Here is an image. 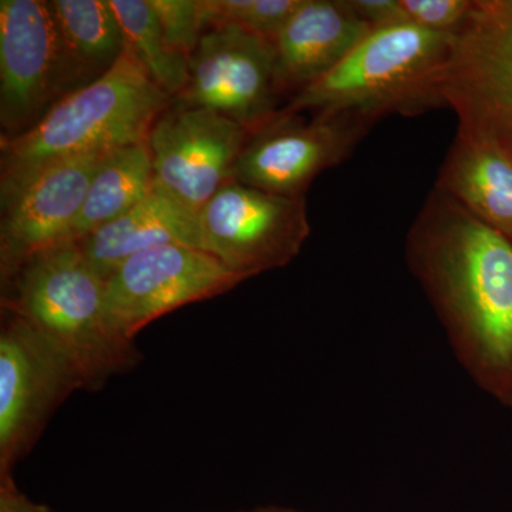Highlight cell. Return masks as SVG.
I'll return each instance as SVG.
<instances>
[{"label":"cell","mask_w":512,"mask_h":512,"mask_svg":"<svg viewBox=\"0 0 512 512\" xmlns=\"http://www.w3.org/2000/svg\"><path fill=\"white\" fill-rule=\"evenodd\" d=\"M202 251L242 278L284 268L311 235L305 197L229 181L198 212Z\"/></svg>","instance_id":"ba28073f"},{"label":"cell","mask_w":512,"mask_h":512,"mask_svg":"<svg viewBox=\"0 0 512 512\" xmlns=\"http://www.w3.org/2000/svg\"><path fill=\"white\" fill-rule=\"evenodd\" d=\"M114 151V150H113ZM111 151L64 158L47 165L2 207L0 281L33 256L72 242V232L93 178Z\"/></svg>","instance_id":"4fadbf2b"},{"label":"cell","mask_w":512,"mask_h":512,"mask_svg":"<svg viewBox=\"0 0 512 512\" xmlns=\"http://www.w3.org/2000/svg\"><path fill=\"white\" fill-rule=\"evenodd\" d=\"M238 512H308L302 510H295L289 507H276V505H266V507H256L252 510L238 511Z\"/></svg>","instance_id":"d4e9b609"},{"label":"cell","mask_w":512,"mask_h":512,"mask_svg":"<svg viewBox=\"0 0 512 512\" xmlns=\"http://www.w3.org/2000/svg\"><path fill=\"white\" fill-rule=\"evenodd\" d=\"M356 15L373 30L407 23L400 0H349Z\"/></svg>","instance_id":"603a6c76"},{"label":"cell","mask_w":512,"mask_h":512,"mask_svg":"<svg viewBox=\"0 0 512 512\" xmlns=\"http://www.w3.org/2000/svg\"><path fill=\"white\" fill-rule=\"evenodd\" d=\"M104 282L131 256L163 245L201 249L198 214L154 188L117 220L76 242Z\"/></svg>","instance_id":"9a60e30c"},{"label":"cell","mask_w":512,"mask_h":512,"mask_svg":"<svg viewBox=\"0 0 512 512\" xmlns=\"http://www.w3.org/2000/svg\"><path fill=\"white\" fill-rule=\"evenodd\" d=\"M441 87L458 133L512 157V0H473L453 33Z\"/></svg>","instance_id":"5b68a950"},{"label":"cell","mask_w":512,"mask_h":512,"mask_svg":"<svg viewBox=\"0 0 512 512\" xmlns=\"http://www.w3.org/2000/svg\"><path fill=\"white\" fill-rule=\"evenodd\" d=\"M508 409H511V410H512V397H511V402H510V404H508Z\"/></svg>","instance_id":"484cf974"},{"label":"cell","mask_w":512,"mask_h":512,"mask_svg":"<svg viewBox=\"0 0 512 512\" xmlns=\"http://www.w3.org/2000/svg\"><path fill=\"white\" fill-rule=\"evenodd\" d=\"M126 45L171 99L180 96L190 77V60L168 45L148 0H110Z\"/></svg>","instance_id":"d6986e66"},{"label":"cell","mask_w":512,"mask_h":512,"mask_svg":"<svg viewBox=\"0 0 512 512\" xmlns=\"http://www.w3.org/2000/svg\"><path fill=\"white\" fill-rule=\"evenodd\" d=\"M245 282L220 259L183 245H163L131 256L106 281V308L127 339L151 322L191 303L215 298Z\"/></svg>","instance_id":"7c38bea8"},{"label":"cell","mask_w":512,"mask_h":512,"mask_svg":"<svg viewBox=\"0 0 512 512\" xmlns=\"http://www.w3.org/2000/svg\"><path fill=\"white\" fill-rule=\"evenodd\" d=\"M434 187L512 242V157L503 150L457 131Z\"/></svg>","instance_id":"2e32d148"},{"label":"cell","mask_w":512,"mask_h":512,"mask_svg":"<svg viewBox=\"0 0 512 512\" xmlns=\"http://www.w3.org/2000/svg\"><path fill=\"white\" fill-rule=\"evenodd\" d=\"M3 311L28 319L73 360L87 392L143 360L134 340L121 335L106 308V282L76 242L40 252L2 284Z\"/></svg>","instance_id":"3957f363"},{"label":"cell","mask_w":512,"mask_h":512,"mask_svg":"<svg viewBox=\"0 0 512 512\" xmlns=\"http://www.w3.org/2000/svg\"><path fill=\"white\" fill-rule=\"evenodd\" d=\"M168 45L190 60L205 29L200 0H148Z\"/></svg>","instance_id":"44dd1931"},{"label":"cell","mask_w":512,"mask_h":512,"mask_svg":"<svg viewBox=\"0 0 512 512\" xmlns=\"http://www.w3.org/2000/svg\"><path fill=\"white\" fill-rule=\"evenodd\" d=\"M79 90L110 72L126 37L110 0H52Z\"/></svg>","instance_id":"e0dca14e"},{"label":"cell","mask_w":512,"mask_h":512,"mask_svg":"<svg viewBox=\"0 0 512 512\" xmlns=\"http://www.w3.org/2000/svg\"><path fill=\"white\" fill-rule=\"evenodd\" d=\"M0 328V477L35 447L56 410L86 383L42 329L12 312Z\"/></svg>","instance_id":"8992f818"},{"label":"cell","mask_w":512,"mask_h":512,"mask_svg":"<svg viewBox=\"0 0 512 512\" xmlns=\"http://www.w3.org/2000/svg\"><path fill=\"white\" fill-rule=\"evenodd\" d=\"M205 29L234 25L275 42L302 0H200Z\"/></svg>","instance_id":"ffe728a7"},{"label":"cell","mask_w":512,"mask_h":512,"mask_svg":"<svg viewBox=\"0 0 512 512\" xmlns=\"http://www.w3.org/2000/svg\"><path fill=\"white\" fill-rule=\"evenodd\" d=\"M282 97L275 42L222 25L202 35L187 86L173 101L215 111L251 133L281 110Z\"/></svg>","instance_id":"30bf717a"},{"label":"cell","mask_w":512,"mask_h":512,"mask_svg":"<svg viewBox=\"0 0 512 512\" xmlns=\"http://www.w3.org/2000/svg\"><path fill=\"white\" fill-rule=\"evenodd\" d=\"M0 512H56L23 494L13 476L0 477Z\"/></svg>","instance_id":"cb8c5ba5"},{"label":"cell","mask_w":512,"mask_h":512,"mask_svg":"<svg viewBox=\"0 0 512 512\" xmlns=\"http://www.w3.org/2000/svg\"><path fill=\"white\" fill-rule=\"evenodd\" d=\"M406 261L458 362L503 406L512 397V242L436 187L407 232Z\"/></svg>","instance_id":"6da1fadb"},{"label":"cell","mask_w":512,"mask_h":512,"mask_svg":"<svg viewBox=\"0 0 512 512\" xmlns=\"http://www.w3.org/2000/svg\"><path fill=\"white\" fill-rule=\"evenodd\" d=\"M171 101L126 45L109 73L64 97L22 136L2 140L0 205L47 165L144 143Z\"/></svg>","instance_id":"7a4b0ae2"},{"label":"cell","mask_w":512,"mask_h":512,"mask_svg":"<svg viewBox=\"0 0 512 512\" xmlns=\"http://www.w3.org/2000/svg\"><path fill=\"white\" fill-rule=\"evenodd\" d=\"M373 126L350 114L306 117L281 109L249 133L232 178L271 194L305 197L315 178L348 160Z\"/></svg>","instance_id":"9c48e42d"},{"label":"cell","mask_w":512,"mask_h":512,"mask_svg":"<svg viewBox=\"0 0 512 512\" xmlns=\"http://www.w3.org/2000/svg\"><path fill=\"white\" fill-rule=\"evenodd\" d=\"M154 190L153 165L147 141L111 151L93 178L72 242L117 220Z\"/></svg>","instance_id":"ac0fdd59"},{"label":"cell","mask_w":512,"mask_h":512,"mask_svg":"<svg viewBox=\"0 0 512 512\" xmlns=\"http://www.w3.org/2000/svg\"><path fill=\"white\" fill-rule=\"evenodd\" d=\"M79 90L53 10L46 0L0 2L2 140L22 136Z\"/></svg>","instance_id":"52a82bcc"},{"label":"cell","mask_w":512,"mask_h":512,"mask_svg":"<svg viewBox=\"0 0 512 512\" xmlns=\"http://www.w3.org/2000/svg\"><path fill=\"white\" fill-rule=\"evenodd\" d=\"M241 124L171 101L147 137L154 188L198 214L229 181L247 143Z\"/></svg>","instance_id":"8fae6325"},{"label":"cell","mask_w":512,"mask_h":512,"mask_svg":"<svg viewBox=\"0 0 512 512\" xmlns=\"http://www.w3.org/2000/svg\"><path fill=\"white\" fill-rule=\"evenodd\" d=\"M372 30L349 0H302L275 40L284 96L291 99L328 76Z\"/></svg>","instance_id":"5bb4252c"},{"label":"cell","mask_w":512,"mask_h":512,"mask_svg":"<svg viewBox=\"0 0 512 512\" xmlns=\"http://www.w3.org/2000/svg\"><path fill=\"white\" fill-rule=\"evenodd\" d=\"M453 33L413 23L375 29L328 76L289 99L293 113L350 114L376 124L447 107L443 77Z\"/></svg>","instance_id":"277c9868"},{"label":"cell","mask_w":512,"mask_h":512,"mask_svg":"<svg viewBox=\"0 0 512 512\" xmlns=\"http://www.w3.org/2000/svg\"><path fill=\"white\" fill-rule=\"evenodd\" d=\"M407 22L433 32L454 33L466 20L473 0H400Z\"/></svg>","instance_id":"7402d4cb"}]
</instances>
